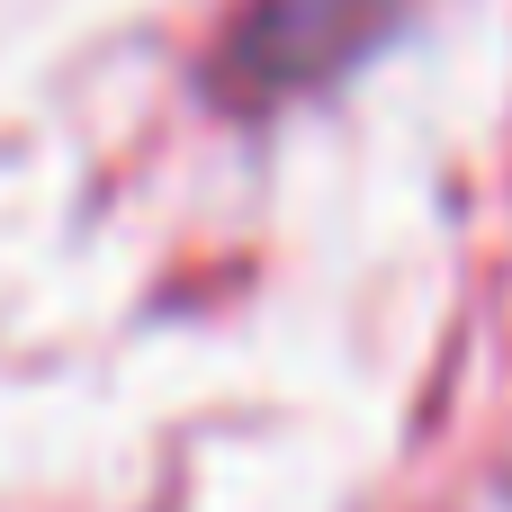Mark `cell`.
I'll list each match as a JSON object with an SVG mask.
<instances>
[{
  "mask_svg": "<svg viewBox=\"0 0 512 512\" xmlns=\"http://www.w3.org/2000/svg\"><path fill=\"white\" fill-rule=\"evenodd\" d=\"M387 18H396V0H243L216 81H225L243 108H270V99L315 90V81H333L342 63H360Z\"/></svg>",
  "mask_w": 512,
  "mask_h": 512,
  "instance_id": "1",
  "label": "cell"
}]
</instances>
